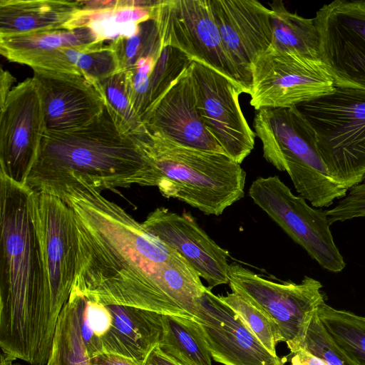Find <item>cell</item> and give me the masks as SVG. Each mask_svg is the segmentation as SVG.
Listing matches in <instances>:
<instances>
[{"mask_svg": "<svg viewBox=\"0 0 365 365\" xmlns=\"http://www.w3.org/2000/svg\"><path fill=\"white\" fill-rule=\"evenodd\" d=\"M0 110V173L25 184L47 131L34 78L13 87Z\"/></svg>", "mask_w": 365, "mask_h": 365, "instance_id": "cell-14", "label": "cell"}, {"mask_svg": "<svg viewBox=\"0 0 365 365\" xmlns=\"http://www.w3.org/2000/svg\"><path fill=\"white\" fill-rule=\"evenodd\" d=\"M313 130L331 179L347 189L365 175V91L335 87L296 106Z\"/></svg>", "mask_w": 365, "mask_h": 365, "instance_id": "cell-6", "label": "cell"}, {"mask_svg": "<svg viewBox=\"0 0 365 365\" xmlns=\"http://www.w3.org/2000/svg\"><path fill=\"white\" fill-rule=\"evenodd\" d=\"M78 182L101 192L133 185L157 186L153 165L131 135L120 130L106 105L86 126L46 131L25 185L55 195Z\"/></svg>", "mask_w": 365, "mask_h": 365, "instance_id": "cell-3", "label": "cell"}, {"mask_svg": "<svg viewBox=\"0 0 365 365\" xmlns=\"http://www.w3.org/2000/svg\"><path fill=\"white\" fill-rule=\"evenodd\" d=\"M90 364L91 365H141L123 356L104 352L92 356Z\"/></svg>", "mask_w": 365, "mask_h": 365, "instance_id": "cell-37", "label": "cell"}, {"mask_svg": "<svg viewBox=\"0 0 365 365\" xmlns=\"http://www.w3.org/2000/svg\"><path fill=\"white\" fill-rule=\"evenodd\" d=\"M130 135L155 170L164 197L216 216L244 197L246 173L227 154L182 145L144 123Z\"/></svg>", "mask_w": 365, "mask_h": 365, "instance_id": "cell-4", "label": "cell"}, {"mask_svg": "<svg viewBox=\"0 0 365 365\" xmlns=\"http://www.w3.org/2000/svg\"><path fill=\"white\" fill-rule=\"evenodd\" d=\"M159 56L143 58L133 68L124 71L128 100L142 122L148 112L150 76Z\"/></svg>", "mask_w": 365, "mask_h": 365, "instance_id": "cell-35", "label": "cell"}, {"mask_svg": "<svg viewBox=\"0 0 365 365\" xmlns=\"http://www.w3.org/2000/svg\"><path fill=\"white\" fill-rule=\"evenodd\" d=\"M335 87L321 60L271 46L252 65L250 105L256 110L297 106L331 93Z\"/></svg>", "mask_w": 365, "mask_h": 365, "instance_id": "cell-10", "label": "cell"}, {"mask_svg": "<svg viewBox=\"0 0 365 365\" xmlns=\"http://www.w3.org/2000/svg\"><path fill=\"white\" fill-rule=\"evenodd\" d=\"M302 348L327 365H357L328 333L319 317L318 310L309 325Z\"/></svg>", "mask_w": 365, "mask_h": 365, "instance_id": "cell-34", "label": "cell"}, {"mask_svg": "<svg viewBox=\"0 0 365 365\" xmlns=\"http://www.w3.org/2000/svg\"><path fill=\"white\" fill-rule=\"evenodd\" d=\"M111 325L101 337L104 353L116 354L145 365L163 334L162 314L130 306L106 305Z\"/></svg>", "mask_w": 365, "mask_h": 365, "instance_id": "cell-20", "label": "cell"}, {"mask_svg": "<svg viewBox=\"0 0 365 365\" xmlns=\"http://www.w3.org/2000/svg\"><path fill=\"white\" fill-rule=\"evenodd\" d=\"M219 297L239 316L266 349L276 356V346L282 341L276 324L259 309L235 292Z\"/></svg>", "mask_w": 365, "mask_h": 365, "instance_id": "cell-33", "label": "cell"}, {"mask_svg": "<svg viewBox=\"0 0 365 365\" xmlns=\"http://www.w3.org/2000/svg\"><path fill=\"white\" fill-rule=\"evenodd\" d=\"M290 363V365H327L322 359L302 348L291 354Z\"/></svg>", "mask_w": 365, "mask_h": 365, "instance_id": "cell-38", "label": "cell"}, {"mask_svg": "<svg viewBox=\"0 0 365 365\" xmlns=\"http://www.w3.org/2000/svg\"><path fill=\"white\" fill-rule=\"evenodd\" d=\"M142 224L182 255L207 282L208 289L229 284L228 252L212 240L190 214L158 207Z\"/></svg>", "mask_w": 365, "mask_h": 365, "instance_id": "cell-17", "label": "cell"}, {"mask_svg": "<svg viewBox=\"0 0 365 365\" xmlns=\"http://www.w3.org/2000/svg\"><path fill=\"white\" fill-rule=\"evenodd\" d=\"M319 317L336 344L357 364L365 365V322L361 316L323 302Z\"/></svg>", "mask_w": 365, "mask_h": 365, "instance_id": "cell-27", "label": "cell"}, {"mask_svg": "<svg viewBox=\"0 0 365 365\" xmlns=\"http://www.w3.org/2000/svg\"><path fill=\"white\" fill-rule=\"evenodd\" d=\"M201 326L212 358L224 365H284L272 354L219 296L207 287L194 318Z\"/></svg>", "mask_w": 365, "mask_h": 365, "instance_id": "cell-16", "label": "cell"}, {"mask_svg": "<svg viewBox=\"0 0 365 365\" xmlns=\"http://www.w3.org/2000/svg\"><path fill=\"white\" fill-rule=\"evenodd\" d=\"M95 85L103 95L106 105L120 130L129 135L137 130L143 122L128 100L125 72H118Z\"/></svg>", "mask_w": 365, "mask_h": 365, "instance_id": "cell-32", "label": "cell"}, {"mask_svg": "<svg viewBox=\"0 0 365 365\" xmlns=\"http://www.w3.org/2000/svg\"><path fill=\"white\" fill-rule=\"evenodd\" d=\"M98 41L95 33L88 27L53 30L0 38V53L11 62L26 64L34 58L60 48Z\"/></svg>", "mask_w": 365, "mask_h": 365, "instance_id": "cell-23", "label": "cell"}, {"mask_svg": "<svg viewBox=\"0 0 365 365\" xmlns=\"http://www.w3.org/2000/svg\"><path fill=\"white\" fill-rule=\"evenodd\" d=\"M335 207L325 210L330 224L365 217V182L350 188Z\"/></svg>", "mask_w": 365, "mask_h": 365, "instance_id": "cell-36", "label": "cell"}, {"mask_svg": "<svg viewBox=\"0 0 365 365\" xmlns=\"http://www.w3.org/2000/svg\"><path fill=\"white\" fill-rule=\"evenodd\" d=\"M190 72L197 105L208 131L225 153L241 164L255 146V133L240 106L242 87L223 74L192 61Z\"/></svg>", "mask_w": 365, "mask_h": 365, "instance_id": "cell-12", "label": "cell"}, {"mask_svg": "<svg viewBox=\"0 0 365 365\" xmlns=\"http://www.w3.org/2000/svg\"><path fill=\"white\" fill-rule=\"evenodd\" d=\"M313 19L319 57L335 86L365 91V0H334Z\"/></svg>", "mask_w": 365, "mask_h": 365, "instance_id": "cell-11", "label": "cell"}, {"mask_svg": "<svg viewBox=\"0 0 365 365\" xmlns=\"http://www.w3.org/2000/svg\"><path fill=\"white\" fill-rule=\"evenodd\" d=\"M249 195L322 268L334 273L345 268L324 210L294 195L277 175L257 178L250 187Z\"/></svg>", "mask_w": 365, "mask_h": 365, "instance_id": "cell-8", "label": "cell"}, {"mask_svg": "<svg viewBox=\"0 0 365 365\" xmlns=\"http://www.w3.org/2000/svg\"><path fill=\"white\" fill-rule=\"evenodd\" d=\"M13 361H14V360H12L11 359L8 358L3 354H1V365H21L19 364H14Z\"/></svg>", "mask_w": 365, "mask_h": 365, "instance_id": "cell-41", "label": "cell"}, {"mask_svg": "<svg viewBox=\"0 0 365 365\" xmlns=\"http://www.w3.org/2000/svg\"><path fill=\"white\" fill-rule=\"evenodd\" d=\"M33 208L43 274L54 314L58 317L72 290L76 233L71 207L61 198L34 191Z\"/></svg>", "mask_w": 365, "mask_h": 365, "instance_id": "cell-13", "label": "cell"}, {"mask_svg": "<svg viewBox=\"0 0 365 365\" xmlns=\"http://www.w3.org/2000/svg\"><path fill=\"white\" fill-rule=\"evenodd\" d=\"M69 64L77 73L93 84L119 72L115 54L105 41L63 48Z\"/></svg>", "mask_w": 365, "mask_h": 365, "instance_id": "cell-28", "label": "cell"}, {"mask_svg": "<svg viewBox=\"0 0 365 365\" xmlns=\"http://www.w3.org/2000/svg\"><path fill=\"white\" fill-rule=\"evenodd\" d=\"M109 44L115 54L119 72L130 70L143 58L159 56L162 50L153 19L140 23L134 34L119 36Z\"/></svg>", "mask_w": 365, "mask_h": 365, "instance_id": "cell-29", "label": "cell"}, {"mask_svg": "<svg viewBox=\"0 0 365 365\" xmlns=\"http://www.w3.org/2000/svg\"><path fill=\"white\" fill-rule=\"evenodd\" d=\"M156 1L118 0L115 6L101 9H80L64 29L88 27L99 41H113L134 34L138 25L152 19Z\"/></svg>", "mask_w": 365, "mask_h": 365, "instance_id": "cell-22", "label": "cell"}, {"mask_svg": "<svg viewBox=\"0 0 365 365\" xmlns=\"http://www.w3.org/2000/svg\"><path fill=\"white\" fill-rule=\"evenodd\" d=\"M55 196L71 207L75 221L72 289L104 305L184 317L163 280V272L175 250L84 182H76Z\"/></svg>", "mask_w": 365, "mask_h": 365, "instance_id": "cell-1", "label": "cell"}, {"mask_svg": "<svg viewBox=\"0 0 365 365\" xmlns=\"http://www.w3.org/2000/svg\"><path fill=\"white\" fill-rule=\"evenodd\" d=\"M152 19L162 48H175L242 87L237 68L223 44L210 0H158Z\"/></svg>", "mask_w": 365, "mask_h": 365, "instance_id": "cell-9", "label": "cell"}, {"mask_svg": "<svg viewBox=\"0 0 365 365\" xmlns=\"http://www.w3.org/2000/svg\"><path fill=\"white\" fill-rule=\"evenodd\" d=\"M192 61L185 54L175 48L170 46L162 48L150 76L148 112L144 120L189 68Z\"/></svg>", "mask_w": 365, "mask_h": 365, "instance_id": "cell-31", "label": "cell"}, {"mask_svg": "<svg viewBox=\"0 0 365 365\" xmlns=\"http://www.w3.org/2000/svg\"><path fill=\"white\" fill-rule=\"evenodd\" d=\"M48 132L86 126L103 113L106 102L95 84L82 76L34 70Z\"/></svg>", "mask_w": 365, "mask_h": 365, "instance_id": "cell-18", "label": "cell"}, {"mask_svg": "<svg viewBox=\"0 0 365 365\" xmlns=\"http://www.w3.org/2000/svg\"><path fill=\"white\" fill-rule=\"evenodd\" d=\"M143 123L182 145L225 153L201 118L190 66Z\"/></svg>", "mask_w": 365, "mask_h": 365, "instance_id": "cell-19", "label": "cell"}, {"mask_svg": "<svg viewBox=\"0 0 365 365\" xmlns=\"http://www.w3.org/2000/svg\"><path fill=\"white\" fill-rule=\"evenodd\" d=\"M76 303L79 328L90 358L103 353L101 337L111 325L112 317L106 305L90 299L72 289L70 294Z\"/></svg>", "mask_w": 365, "mask_h": 365, "instance_id": "cell-30", "label": "cell"}, {"mask_svg": "<svg viewBox=\"0 0 365 365\" xmlns=\"http://www.w3.org/2000/svg\"><path fill=\"white\" fill-rule=\"evenodd\" d=\"M146 365H184L176 359L166 354L158 346L150 354Z\"/></svg>", "mask_w": 365, "mask_h": 365, "instance_id": "cell-39", "label": "cell"}, {"mask_svg": "<svg viewBox=\"0 0 365 365\" xmlns=\"http://www.w3.org/2000/svg\"><path fill=\"white\" fill-rule=\"evenodd\" d=\"M363 181H364V182H365V175H364Z\"/></svg>", "mask_w": 365, "mask_h": 365, "instance_id": "cell-43", "label": "cell"}, {"mask_svg": "<svg viewBox=\"0 0 365 365\" xmlns=\"http://www.w3.org/2000/svg\"><path fill=\"white\" fill-rule=\"evenodd\" d=\"M272 43L279 51L320 60L319 38L314 19L292 13L282 1L270 4Z\"/></svg>", "mask_w": 365, "mask_h": 365, "instance_id": "cell-25", "label": "cell"}, {"mask_svg": "<svg viewBox=\"0 0 365 365\" xmlns=\"http://www.w3.org/2000/svg\"><path fill=\"white\" fill-rule=\"evenodd\" d=\"M223 44L245 93L252 85V65L272 46L271 10L256 0H210Z\"/></svg>", "mask_w": 365, "mask_h": 365, "instance_id": "cell-15", "label": "cell"}, {"mask_svg": "<svg viewBox=\"0 0 365 365\" xmlns=\"http://www.w3.org/2000/svg\"><path fill=\"white\" fill-rule=\"evenodd\" d=\"M83 341L73 298L69 296L58 319L46 365H91Z\"/></svg>", "mask_w": 365, "mask_h": 365, "instance_id": "cell-26", "label": "cell"}, {"mask_svg": "<svg viewBox=\"0 0 365 365\" xmlns=\"http://www.w3.org/2000/svg\"><path fill=\"white\" fill-rule=\"evenodd\" d=\"M158 348L184 365H212V356L200 324L194 319L162 314Z\"/></svg>", "mask_w": 365, "mask_h": 365, "instance_id": "cell-24", "label": "cell"}, {"mask_svg": "<svg viewBox=\"0 0 365 365\" xmlns=\"http://www.w3.org/2000/svg\"><path fill=\"white\" fill-rule=\"evenodd\" d=\"M361 318L365 322V317H361Z\"/></svg>", "mask_w": 365, "mask_h": 365, "instance_id": "cell-42", "label": "cell"}, {"mask_svg": "<svg viewBox=\"0 0 365 365\" xmlns=\"http://www.w3.org/2000/svg\"><path fill=\"white\" fill-rule=\"evenodd\" d=\"M33 195L0 173V347L13 360L46 365L58 317L45 281Z\"/></svg>", "mask_w": 365, "mask_h": 365, "instance_id": "cell-2", "label": "cell"}, {"mask_svg": "<svg viewBox=\"0 0 365 365\" xmlns=\"http://www.w3.org/2000/svg\"><path fill=\"white\" fill-rule=\"evenodd\" d=\"M253 124L263 157L286 171L297 192L313 207H327L346 196L348 190L331 179L315 134L296 106L257 110Z\"/></svg>", "mask_w": 365, "mask_h": 365, "instance_id": "cell-5", "label": "cell"}, {"mask_svg": "<svg viewBox=\"0 0 365 365\" xmlns=\"http://www.w3.org/2000/svg\"><path fill=\"white\" fill-rule=\"evenodd\" d=\"M232 291L263 312L277 327L290 354L302 349L309 325L325 302L322 283L304 276L300 283L276 282L237 263L229 268Z\"/></svg>", "mask_w": 365, "mask_h": 365, "instance_id": "cell-7", "label": "cell"}, {"mask_svg": "<svg viewBox=\"0 0 365 365\" xmlns=\"http://www.w3.org/2000/svg\"><path fill=\"white\" fill-rule=\"evenodd\" d=\"M80 9L78 1L1 0L0 38L64 29Z\"/></svg>", "mask_w": 365, "mask_h": 365, "instance_id": "cell-21", "label": "cell"}, {"mask_svg": "<svg viewBox=\"0 0 365 365\" xmlns=\"http://www.w3.org/2000/svg\"><path fill=\"white\" fill-rule=\"evenodd\" d=\"M15 78L6 70L1 68L0 73V107L3 106L5 100L12 89L11 86L14 82Z\"/></svg>", "mask_w": 365, "mask_h": 365, "instance_id": "cell-40", "label": "cell"}]
</instances>
